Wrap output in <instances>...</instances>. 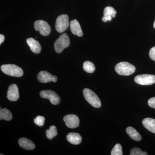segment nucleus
<instances>
[{
  "label": "nucleus",
  "instance_id": "f3484780",
  "mask_svg": "<svg viewBox=\"0 0 155 155\" xmlns=\"http://www.w3.org/2000/svg\"><path fill=\"white\" fill-rule=\"evenodd\" d=\"M126 132L130 138L136 141H140L142 139L141 136L136 130L132 127H127L126 129Z\"/></svg>",
  "mask_w": 155,
  "mask_h": 155
},
{
  "label": "nucleus",
  "instance_id": "423d86ee",
  "mask_svg": "<svg viewBox=\"0 0 155 155\" xmlns=\"http://www.w3.org/2000/svg\"><path fill=\"white\" fill-rule=\"evenodd\" d=\"M40 95L43 98L49 100L53 105H58L61 102V98L53 91L49 90L41 91L40 93Z\"/></svg>",
  "mask_w": 155,
  "mask_h": 155
},
{
  "label": "nucleus",
  "instance_id": "0eeeda50",
  "mask_svg": "<svg viewBox=\"0 0 155 155\" xmlns=\"http://www.w3.org/2000/svg\"><path fill=\"white\" fill-rule=\"evenodd\" d=\"M34 28L43 36H48L51 32L50 25L47 22L44 20H38L35 21L34 23Z\"/></svg>",
  "mask_w": 155,
  "mask_h": 155
},
{
  "label": "nucleus",
  "instance_id": "f03ea898",
  "mask_svg": "<svg viewBox=\"0 0 155 155\" xmlns=\"http://www.w3.org/2000/svg\"><path fill=\"white\" fill-rule=\"evenodd\" d=\"M1 69L4 73L10 76L20 77L23 75L22 69L14 64L3 65L1 66Z\"/></svg>",
  "mask_w": 155,
  "mask_h": 155
},
{
  "label": "nucleus",
  "instance_id": "5701e85b",
  "mask_svg": "<svg viewBox=\"0 0 155 155\" xmlns=\"http://www.w3.org/2000/svg\"><path fill=\"white\" fill-rule=\"evenodd\" d=\"M130 155H147L145 152H143L140 149L137 147H134L130 150Z\"/></svg>",
  "mask_w": 155,
  "mask_h": 155
},
{
  "label": "nucleus",
  "instance_id": "bb28decb",
  "mask_svg": "<svg viewBox=\"0 0 155 155\" xmlns=\"http://www.w3.org/2000/svg\"><path fill=\"white\" fill-rule=\"evenodd\" d=\"M113 18L111 16H104L102 17V20L103 22H106L107 21H110L112 18Z\"/></svg>",
  "mask_w": 155,
  "mask_h": 155
},
{
  "label": "nucleus",
  "instance_id": "9d476101",
  "mask_svg": "<svg viewBox=\"0 0 155 155\" xmlns=\"http://www.w3.org/2000/svg\"><path fill=\"white\" fill-rule=\"evenodd\" d=\"M38 80L42 83H45L49 82H57L58 77L52 75L51 73L45 71H42L39 72L37 76Z\"/></svg>",
  "mask_w": 155,
  "mask_h": 155
},
{
  "label": "nucleus",
  "instance_id": "6e6552de",
  "mask_svg": "<svg viewBox=\"0 0 155 155\" xmlns=\"http://www.w3.org/2000/svg\"><path fill=\"white\" fill-rule=\"evenodd\" d=\"M136 83L142 85H151L155 83V75L143 74L137 75L134 78Z\"/></svg>",
  "mask_w": 155,
  "mask_h": 155
},
{
  "label": "nucleus",
  "instance_id": "c756f323",
  "mask_svg": "<svg viewBox=\"0 0 155 155\" xmlns=\"http://www.w3.org/2000/svg\"><path fill=\"white\" fill-rule=\"evenodd\" d=\"M3 154H1V155H3Z\"/></svg>",
  "mask_w": 155,
  "mask_h": 155
},
{
  "label": "nucleus",
  "instance_id": "9b49d317",
  "mask_svg": "<svg viewBox=\"0 0 155 155\" xmlns=\"http://www.w3.org/2000/svg\"><path fill=\"white\" fill-rule=\"evenodd\" d=\"M19 89L15 84H12L9 87L7 93L8 99L11 101H16L19 98Z\"/></svg>",
  "mask_w": 155,
  "mask_h": 155
},
{
  "label": "nucleus",
  "instance_id": "cd10ccee",
  "mask_svg": "<svg viewBox=\"0 0 155 155\" xmlns=\"http://www.w3.org/2000/svg\"><path fill=\"white\" fill-rule=\"evenodd\" d=\"M5 38L4 35H0V45L2 44V43L5 41Z\"/></svg>",
  "mask_w": 155,
  "mask_h": 155
},
{
  "label": "nucleus",
  "instance_id": "a878e982",
  "mask_svg": "<svg viewBox=\"0 0 155 155\" xmlns=\"http://www.w3.org/2000/svg\"><path fill=\"white\" fill-rule=\"evenodd\" d=\"M149 56L150 58L155 61V46L152 48L150 50L149 52Z\"/></svg>",
  "mask_w": 155,
  "mask_h": 155
},
{
  "label": "nucleus",
  "instance_id": "4468645a",
  "mask_svg": "<svg viewBox=\"0 0 155 155\" xmlns=\"http://www.w3.org/2000/svg\"><path fill=\"white\" fill-rule=\"evenodd\" d=\"M19 144L21 147L26 150H32L35 147V145L33 142L26 138H21L18 141Z\"/></svg>",
  "mask_w": 155,
  "mask_h": 155
},
{
  "label": "nucleus",
  "instance_id": "c85d7f7f",
  "mask_svg": "<svg viewBox=\"0 0 155 155\" xmlns=\"http://www.w3.org/2000/svg\"><path fill=\"white\" fill-rule=\"evenodd\" d=\"M153 27H154V28H155V21L154 22Z\"/></svg>",
  "mask_w": 155,
  "mask_h": 155
},
{
  "label": "nucleus",
  "instance_id": "aec40b11",
  "mask_svg": "<svg viewBox=\"0 0 155 155\" xmlns=\"http://www.w3.org/2000/svg\"><path fill=\"white\" fill-rule=\"evenodd\" d=\"M46 137L50 140L52 139L54 137L58 135L57 127L54 125L50 126L49 129H48L46 131Z\"/></svg>",
  "mask_w": 155,
  "mask_h": 155
},
{
  "label": "nucleus",
  "instance_id": "dca6fc26",
  "mask_svg": "<svg viewBox=\"0 0 155 155\" xmlns=\"http://www.w3.org/2000/svg\"><path fill=\"white\" fill-rule=\"evenodd\" d=\"M143 125L148 130L155 134V119L147 118L143 119L142 121Z\"/></svg>",
  "mask_w": 155,
  "mask_h": 155
},
{
  "label": "nucleus",
  "instance_id": "2eb2a0df",
  "mask_svg": "<svg viewBox=\"0 0 155 155\" xmlns=\"http://www.w3.org/2000/svg\"><path fill=\"white\" fill-rule=\"evenodd\" d=\"M67 140L72 144H80L82 141V137L79 134L77 133H69L67 136Z\"/></svg>",
  "mask_w": 155,
  "mask_h": 155
},
{
  "label": "nucleus",
  "instance_id": "a211bd4d",
  "mask_svg": "<svg viewBox=\"0 0 155 155\" xmlns=\"http://www.w3.org/2000/svg\"><path fill=\"white\" fill-rule=\"evenodd\" d=\"M13 118L11 112L6 108L1 109L0 111V119H4L6 121H10Z\"/></svg>",
  "mask_w": 155,
  "mask_h": 155
},
{
  "label": "nucleus",
  "instance_id": "b1692460",
  "mask_svg": "<svg viewBox=\"0 0 155 155\" xmlns=\"http://www.w3.org/2000/svg\"><path fill=\"white\" fill-rule=\"evenodd\" d=\"M45 118L44 117L42 116H38L34 120V123L36 125L39 126H42L44 124Z\"/></svg>",
  "mask_w": 155,
  "mask_h": 155
},
{
  "label": "nucleus",
  "instance_id": "6ab92c4d",
  "mask_svg": "<svg viewBox=\"0 0 155 155\" xmlns=\"http://www.w3.org/2000/svg\"><path fill=\"white\" fill-rule=\"evenodd\" d=\"M83 68L85 72L89 73H93L95 70V67L94 64L89 61H85L84 63Z\"/></svg>",
  "mask_w": 155,
  "mask_h": 155
},
{
  "label": "nucleus",
  "instance_id": "393cba45",
  "mask_svg": "<svg viewBox=\"0 0 155 155\" xmlns=\"http://www.w3.org/2000/svg\"><path fill=\"white\" fill-rule=\"evenodd\" d=\"M148 104L150 107L155 109V97L150 99L148 101Z\"/></svg>",
  "mask_w": 155,
  "mask_h": 155
},
{
  "label": "nucleus",
  "instance_id": "f257e3e1",
  "mask_svg": "<svg viewBox=\"0 0 155 155\" xmlns=\"http://www.w3.org/2000/svg\"><path fill=\"white\" fill-rule=\"evenodd\" d=\"M115 70L119 75L128 76L135 72L136 68L134 66L126 62H120L116 65Z\"/></svg>",
  "mask_w": 155,
  "mask_h": 155
},
{
  "label": "nucleus",
  "instance_id": "20e7f679",
  "mask_svg": "<svg viewBox=\"0 0 155 155\" xmlns=\"http://www.w3.org/2000/svg\"><path fill=\"white\" fill-rule=\"evenodd\" d=\"M69 45L70 40L69 36L67 34L64 33L56 41L54 47L56 52L60 54L64 51V49L68 47Z\"/></svg>",
  "mask_w": 155,
  "mask_h": 155
},
{
  "label": "nucleus",
  "instance_id": "39448f33",
  "mask_svg": "<svg viewBox=\"0 0 155 155\" xmlns=\"http://www.w3.org/2000/svg\"><path fill=\"white\" fill-rule=\"evenodd\" d=\"M69 25V17L67 14L60 15L56 19V29L59 33H62L67 30Z\"/></svg>",
  "mask_w": 155,
  "mask_h": 155
},
{
  "label": "nucleus",
  "instance_id": "ddd939ff",
  "mask_svg": "<svg viewBox=\"0 0 155 155\" xmlns=\"http://www.w3.org/2000/svg\"><path fill=\"white\" fill-rule=\"evenodd\" d=\"M70 30L72 34L78 37L83 35V32L79 22L76 19H74L70 22Z\"/></svg>",
  "mask_w": 155,
  "mask_h": 155
},
{
  "label": "nucleus",
  "instance_id": "1a4fd4ad",
  "mask_svg": "<svg viewBox=\"0 0 155 155\" xmlns=\"http://www.w3.org/2000/svg\"><path fill=\"white\" fill-rule=\"evenodd\" d=\"M64 121L67 127L70 128H75L78 127L79 119L76 115L69 114L64 117Z\"/></svg>",
  "mask_w": 155,
  "mask_h": 155
},
{
  "label": "nucleus",
  "instance_id": "412c9836",
  "mask_svg": "<svg viewBox=\"0 0 155 155\" xmlns=\"http://www.w3.org/2000/svg\"><path fill=\"white\" fill-rule=\"evenodd\" d=\"M117 12L116 10L111 7H107L104 10V16H111V17L114 18L116 16Z\"/></svg>",
  "mask_w": 155,
  "mask_h": 155
},
{
  "label": "nucleus",
  "instance_id": "f8f14e48",
  "mask_svg": "<svg viewBox=\"0 0 155 155\" xmlns=\"http://www.w3.org/2000/svg\"><path fill=\"white\" fill-rule=\"evenodd\" d=\"M26 42L33 53L38 54L41 51V46L38 41L33 38H29L26 40Z\"/></svg>",
  "mask_w": 155,
  "mask_h": 155
},
{
  "label": "nucleus",
  "instance_id": "4be33fe9",
  "mask_svg": "<svg viewBox=\"0 0 155 155\" xmlns=\"http://www.w3.org/2000/svg\"><path fill=\"white\" fill-rule=\"evenodd\" d=\"M111 155H122V147L121 144L117 143L112 150L111 153Z\"/></svg>",
  "mask_w": 155,
  "mask_h": 155
},
{
  "label": "nucleus",
  "instance_id": "7ed1b4c3",
  "mask_svg": "<svg viewBox=\"0 0 155 155\" xmlns=\"http://www.w3.org/2000/svg\"><path fill=\"white\" fill-rule=\"evenodd\" d=\"M83 94L85 100L89 104L95 108H100L101 103L99 98L93 91L88 88L83 90Z\"/></svg>",
  "mask_w": 155,
  "mask_h": 155
}]
</instances>
